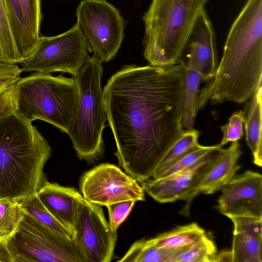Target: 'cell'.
Returning <instances> with one entry per match:
<instances>
[{
  "label": "cell",
  "instance_id": "25",
  "mask_svg": "<svg viewBox=\"0 0 262 262\" xmlns=\"http://www.w3.org/2000/svg\"><path fill=\"white\" fill-rule=\"evenodd\" d=\"M24 214L19 202L0 198V244L9 239L17 229Z\"/></svg>",
  "mask_w": 262,
  "mask_h": 262
},
{
  "label": "cell",
  "instance_id": "2",
  "mask_svg": "<svg viewBox=\"0 0 262 262\" xmlns=\"http://www.w3.org/2000/svg\"><path fill=\"white\" fill-rule=\"evenodd\" d=\"M262 81V0H248L233 22L214 77L199 91L197 111L209 101L246 102Z\"/></svg>",
  "mask_w": 262,
  "mask_h": 262
},
{
  "label": "cell",
  "instance_id": "19",
  "mask_svg": "<svg viewBox=\"0 0 262 262\" xmlns=\"http://www.w3.org/2000/svg\"><path fill=\"white\" fill-rule=\"evenodd\" d=\"M9 24L17 48L24 61L34 52L37 43L25 24L18 0H3Z\"/></svg>",
  "mask_w": 262,
  "mask_h": 262
},
{
  "label": "cell",
  "instance_id": "33",
  "mask_svg": "<svg viewBox=\"0 0 262 262\" xmlns=\"http://www.w3.org/2000/svg\"><path fill=\"white\" fill-rule=\"evenodd\" d=\"M233 262V256L231 250L224 249L216 253L213 256L212 262Z\"/></svg>",
  "mask_w": 262,
  "mask_h": 262
},
{
  "label": "cell",
  "instance_id": "20",
  "mask_svg": "<svg viewBox=\"0 0 262 262\" xmlns=\"http://www.w3.org/2000/svg\"><path fill=\"white\" fill-rule=\"evenodd\" d=\"M183 247L160 248L153 245L149 239L142 238L134 243L118 261L172 262Z\"/></svg>",
  "mask_w": 262,
  "mask_h": 262
},
{
  "label": "cell",
  "instance_id": "15",
  "mask_svg": "<svg viewBox=\"0 0 262 262\" xmlns=\"http://www.w3.org/2000/svg\"><path fill=\"white\" fill-rule=\"evenodd\" d=\"M228 218L233 224V262H262V217Z\"/></svg>",
  "mask_w": 262,
  "mask_h": 262
},
{
  "label": "cell",
  "instance_id": "18",
  "mask_svg": "<svg viewBox=\"0 0 262 262\" xmlns=\"http://www.w3.org/2000/svg\"><path fill=\"white\" fill-rule=\"evenodd\" d=\"M262 82L256 89L246 107L244 121L246 139L253 157V163L262 166Z\"/></svg>",
  "mask_w": 262,
  "mask_h": 262
},
{
  "label": "cell",
  "instance_id": "32",
  "mask_svg": "<svg viewBox=\"0 0 262 262\" xmlns=\"http://www.w3.org/2000/svg\"><path fill=\"white\" fill-rule=\"evenodd\" d=\"M216 146V145L212 146H202L200 145L198 148L184 156L174 166L167 170L162 177L172 174L191 165L212 149H214Z\"/></svg>",
  "mask_w": 262,
  "mask_h": 262
},
{
  "label": "cell",
  "instance_id": "12",
  "mask_svg": "<svg viewBox=\"0 0 262 262\" xmlns=\"http://www.w3.org/2000/svg\"><path fill=\"white\" fill-rule=\"evenodd\" d=\"M74 231L85 262H110L117 238L106 220L101 206L84 199L79 205Z\"/></svg>",
  "mask_w": 262,
  "mask_h": 262
},
{
  "label": "cell",
  "instance_id": "14",
  "mask_svg": "<svg viewBox=\"0 0 262 262\" xmlns=\"http://www.w3.org/2000/svg\"><path fill=\"white\" fill-rule=\"evenodd\" d=\"M215 32L205 9L200 14L185 49V66L199 73L202 81L214 76L218 64Z\"/></svg>",
  "mask_w": 262,
  "mask_h": 262
},
{
  "label": "cell",
  "instance_id": "16",
  "mask_svg": "<svg viewBox=\"0 0 262 262\" xmlns=\"http://www.w3.org/2000/svg\"><path fill=\"white\" fill-rule=\"evenodd\" d=\"M46 209L74 232L78 208L84 199L77 189L47 181L36 192Z\"/></svg>",
  "mask_w": 262,
  "mask_h": 262
},
{
  "label": "cell",
  "instance_id": "26",
  "mask_svg": "<svg viewBox=\"0 0 262 262\" xmlns=\"http://www.w3.org/2000/svg\"><path fill=\"white\" fill-rule=\"evenodd\" d=\"M0 45L1 60L13 64L23 62L12 34L3 0H0Z\"/></svg>",
  "mask_w": 262,
  "mask_h": 262
},
{
  "label": "cell",
  "instance_id": "31",
  "mask_svg": "<svg viewBox=\"0 0 262 262\" xmlns=\"http://www.w3.org/2000/svg\"><path fill=\"white\" fill-rule=\"evenodd\" d=\"M17 64L0 60V92L13 86L22 73Z\"/></svg>",
  "mask_w": 262,
  "mask_h": 262
},
{
  "label": "cell",
  "instance_id": "34",
  "mask_svg": "<svg viewBox=\"0 0 262 262\" xmlns=\"http://www.w3.org/2000/svg\"><path fill=\"white\" fill-rule=\"evenodd\" d=\"M1 45H0V59H1Z\"/></svg>",
  "mask_w": 262,
  "mask_h": 262
},
{
  "label": "cell",
  "instance_id": "23",
  "mask_svg": "<svg viewBox=\"0 0 262 262\" xmlns=\"http://www.w3.org/2000/svg\"><path fill=\"white\" fill-rule=\"evenodd\" d=\"M202 79L197 72L185 66V79L181 110L182 126L184 130L194 129L198 113L197 99Z\"/></svg>",
  "mask_w": 262,
  "mask_h": 262
},
{
  "label": "cell",
  "instance_id": "17",
  "mask_svg": "<svg viewBox=\"0 0 262 262\" xmlns=\"http://www.w3.org/2000/svg\"><path fill=\"white\" fill-rule=\"evenodd\" d=\"M242 153L238 141L232 142L225 149L222 148L200 185V193H213L227 184L241 168L237 162Z\"/></svg>",
  "mask_w": 262,
  "mask_h": 262
},
{
  "label": "cell",
  "instance_id": "1",
  "mask_svg": "<svg viewBox=\"0 0 262 262\" xmlns=\"http://www.w3.org/2000/svg\"><path fill=\"white\" fill-rule=\"evenodd\" d=\"M183 60L167 66H123L103 90L107 121L119 165L141 183L185 131L181 110Z\"/></svg>",
  "mask_w": 262,
  "mask_h": 262
},
{
  "label": "cell",
  "instance_id": "21",
  "mask_svg": "<svg viewBox=\"0 0 262 262\" xmlns=\"http://www.w3.org/2000/svg\"><path fill=\"white\" fill-rule=\"evenodd\" d=\"M207 235L196 223L179 226L149 239L155 246L168 249L178 248L196 243Z\"/></svg>",
  "mask_w": 262,
  "mask_h": 262
},
{
  "label": "cell",
  "instance_id": "13",
  "mask_svg": "<svg viewBox=\"0 0 262 262\" xmlns=\"http://www.w3.org/2000/svg\"><path fill=\"white\" fill-rule=\"evenodd\" d=\"M215 207L227 217H262V176L247 170L235 176L221 188Z\"/></svg>",
  "mask_w": 262,
  "mask_h": 262
},
{
  "label": "cell",
  "instance_id": "3",
  "mask_svg": "<svg viewBox=\"0 0 262 262\" xmlns=\"http://www.w3.org/2000/svg\"><path fill=\"white\" fill-rule=\"evenodd\" d=\"M51 146L32 122L13 112L0 116V198L18 201L47 182Z\"/></svg>",
  "mask_w": 262,
  "mask_h": 262
},
{
  "label": "cell",
  "instance_id": "6",
  "mask_svg": "<svg viewBox=\"0 0 262 262\" xmlns=\"http://www.w3.org/2000/svg\"><path fill=\"white\" fill-rule=\"evenodd\" d=\"M103 68L96 57H90L74 78L78 101L73 123L67 132L77 157L91 163L104 151L102 133L107 118L101 88Z\"/></svg>",
  "mask_w": 262,
  "mask_h": 262
},
{
  "label": "cell",
  "instance_id": "24",
  "mask_svg": "<svg viewBox=\"0 0 262 262\" xmlns=\"http://www.w3.org/2000/svg\"><path fill=\"white\" fill-rule=\"evenodd\" d=\"M19 202L24 211L45 226L64 237L75 238V233L59 222L46 209L36 193Z\"/></svg>",
  "mask_w": 262,
  "mask_h": 262
},
{
  "label": "cell",
  "instance_id": "27",
  "mask_svg": "<svg viewBox=\"0 0 262 262\" xmlns=\"http://www.w3.org/2000/svg\"><path fill=\"white\" fill-rule=\"evenodd\" d=\"M216 253L214 242L207 235L200 241L184 247L173 262H212Z\"/></svg>",
  "mask_w": 262,
  "mask_h": 262
},
{
  "label": "cell",
  "instance_id": "5",
  "mask_svg": "<svg viewBox=\"0 0 262 262\" xmlns=\"http://www.w3.org/2000/svg\"><path fill=\"white\" fill-rule=\"evenodd\" d=\"M13 113L32 122L41 120L67 133L75 115L78 90L73 77L33 72L12 86Z\"/></svg>",
  "mask_w": 262,
  "mask_h": 262
},
{
  "label": "cell",
  "instance_id": "4",
  "mask_svg": "<svg viewBox=\"0 0 262 262\" xmlns=\"http://www.w3.org/2000/svg\"><path fill=\"white\" fill-rule=\"evenodd\" d=\"M208 0H152L143 16L144 56L150 65L182 61L196 23Z\"/></svg>",
  "mask_w": 262,
  "mask_h": 262
},
{
  "label": "cell",
  "instance_id": "22",
  "mask_svg": "<svg viewBox=\"0 0 262 262\" xmlns=\"http://www.w3.org/2000/svg\"><path fill=\"white\" fill-rule=\"evenodd\" d=\"M199 132L194 129L185 130L167 150L154 171L151 178H160L186 155L198 148Z\"/></svg>",
  "mask_w": 262,
  "mask_h": 262
},
{
  "label": "cell",
  "instance_id": "10",
  "mask_svg": "<svg viewBox=\"0 0 262 262\" xmlns=\"http://www.w3.org/2000/svg\"><path fill=\"white\" fill-rule=\"evenodd\" d=\"M222 146L219 144L191 165L172 174L141 183L144 191L160 203L184 201L182 213L188 215L192 201L200 194V185L211 169Z\"/></svg>",
  "mask_w": 262,
  "mask_h": 262
},
{
  "label": "cell",
  "instance_id": "7",
  "mask_svg": "<svg viewBox=\"0 0 262 262\" xmlns=\"http://www.w3.org/2000/svg\"><path fill=\"white\" fill-rule=\"evenodd\" d=\"M85 262L75 238L61 236L24 210L13 235L0 244V262Z\"/></svg>",
  "mask_w": 262,
  "mask_h": 262
},
{
  "label": "cell",
  "instance_id": "29",
  "mask_svg": "<svg viewBox=\"0 0 262 262\" xmlns=\"http://www.w3.org/2000/svg\"><path fill=\"white\" fill-rule=\"evenodd\" d=\"M245 112L238 111L229 118L227 123L221 127L223 138L219 145L221 146L228 142L238 141L244 135V123Z\"/></svg>",
  "mask_w": 262,
  "mask_h": 262
},
{
  "label": "cell",
  "instance_id": "28",
  "mask_svg": "<svg viewBox=\"0 0 262 262\" xmlns=\"http://www.w3.org/2000/svg\"><path fill=\"white\" fill-rule=\"evenodd\" d=\"M26 27L37 43L40 36L42 20L41 0H18Z\"/></svg>",
  "mask_w": 262,
  "mask_h": 262
},
{
  "label": "cell",
  "instance_id": "30",
  "mask_svg": "<svg viewBox=\"0 0 262 262\" xmlns=\"http://www.w3.org/2000/svg\"><path fill=\"white\" fill-rule=\"evenodd\" d=\"M135 201H125L114 203L106 206L108 213V224L111 229L117 232L118 227L130 214Z\"/></svg>",
  "mask_w": 262,
  "mask_h": 262
},
{
  "label": "cell",
  "instance_id": "9",
  "mask_svg": "<svg viewBox=\"0 0 262 262\" xmlns=\"http://www.w3.org/2000/svg\"><path fill=\"white\" fill-rule=\"evenodd\" d=\"M85 38L76 23L53 36H40L34 52L21 63L22 72L67 73L75 76L90 57Z\"/></svg>",
  "mask_w": 262,
  "mask_h": 262
},
{
  "label": "cell",
  "instance_id": "8",
  "mask_svg": "<svg viewBox=\"0 0 262 262\" xmlns=\"http://www.w3.org/2000/svg\"><path fill=\"white\" fill-rule=\"evenodd\" d=\"M76 16L89 52L102 63L111 60L124 36L125 23L119 11L106 0H82Z\"/></svg>",
  "mask_w": 262,
  "mask_h": 262
},
{
  "label": "cell",
  "instance_id": "11",
  "mask_svg": "<svg viewBox=\"0 0 262 262\" xmlns=\"http://www.w3.org/2000/svg\"><path fill=\"white\" fill-rule=\"evenodd\" d=\"M79 187L85 200L101 206L125 201H145V191L138 182L110 163H102L83 173Z\"/></svg>",
  "mask_w": 262,
  "mask_h": 262
}]
</instances>
